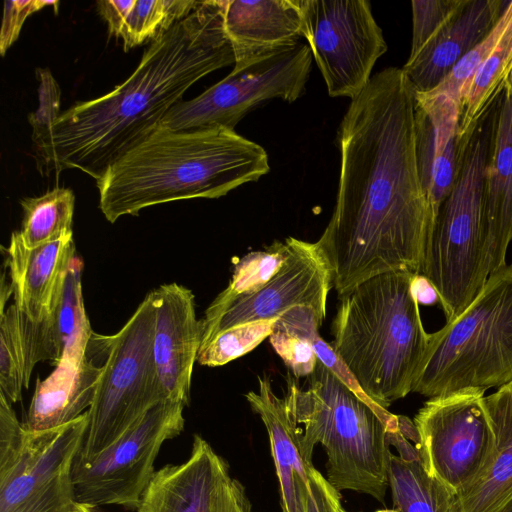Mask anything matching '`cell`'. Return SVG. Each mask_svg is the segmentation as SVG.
Instances as JSON below:
<instances>
[{"label":"cell","instance_id":"f6af8a7d","mask_svg":"<svg viewBox=\"0 0 512 512\" xmlns=\"http://www.w3.org/2000/svg\"><path fill=\"white\" fill-rule=\"evenodd\" d=\"M508 87L510 88V91L512 93V72H511V75H510V78H509V81H508Z\"/></svg>","mask_w":512,"mask_h":512},{"label":"cell","instance_id":"74e56055","mask_svg":"<svg viewBox=\"0 0 512 512\" xmlns=\"http://www.w3.org/2000/svg\"><path fill=\"white\" fill-rule=\"evenodd\" d=\"M214 512H254L244 486L228 476L222 483Z\"/></svg>","mask_w":512,"mask_h":512},{"label":"cell","instance_id":"4fadbf2b","mask_svg":"<svg viewBox=\"0 0 512 512\" xmlns=\"http://www.w3.org/2000/svg\"><path fill=\"white\" fill-rule=\"evenodd\" d=\"M87 423L85 412L52 429L24 427L19 447L0 463V512H73L71 472Z\"/></svg>","mask_w":512,"mask_h":512},{"label":"cell","instance_id":"d6a6232c","mask_svg":"<svg viewBox=\"0 0 512 512\" xmlns=\"http://www.w3.org/2000/svg\"><path fill=\"white\" fill-rule=\"evenodd\" d=\"M512 18V0L507 1L501 17L489 35L454 67L446 79L429 92L444 94L460 104L464 88L499 42Z\"/></svg>","mask_w":512,"mask_h":512},{"label":"cell","instance_id":"ab89813d","mask_svg":"<svg viewBox=\"0 0 512 512\" xmlns=\"http://www.w3.org/2000/svg\"><path fill=\"white\" fill-rule=\"evenodd\" d=\"M412 289L418 304L434 305L436 303H440L437 290L430 282V280L424 275L414 274L412 280Z\"/></svg>","mask_w":512,"mask_h":512},{"label":"cell","instance_id":"484cf974","mask_svg":"<svg viewBox=\"0 0 512 512\" xmlns=\"http://www.w3.org/2000/svg\"><path fill=\"white\" fill-rule=\"evenodd\" d=\"M512 72V18L499 42L464 88L459 137L467 141L480 119L504 92Z\"/></svg>","mask_w":512,"mask_h":512},{"label":"cell","instance_id":"8992f818","mask_svg":"<svg viewBox=\"0 0 512 512\" xmlns=\"http://www.w3.org/2000/svg\"><path fill=\"white\" fill-rule=\"evenodd\" d=\"M497 102L468 139L458 176L439 208L426 250L422 275L437 290L446 323L467 308L489 277L484 183Z\"/></svg>","mask_w":512,"mask_h":512},{"label":"cell","instance_id":"5b68a950","mask_svg":"<svg viewBox=\"0 0 512 512\" xmlns=\"http://www.w3.org/2000/svg\"><path fill=\"white\" fill-rule=\"evenodd\" d=\"M299 387L291 373L286 410L300 431L304 457L312 461L320 443L327 455V480L383 502L389 487L388 428L376 411L356 396L321 361ZM299 428V427H298Z\"/></svg>","mask_w":512,"mask_h":512},{"label":"cell","instance_id":"2e32d148","mask_svg":"<svg viewBox=\"0 0 512 512\" xmlns=\"http://www.w3.org/2000/svg\"><path fill=\"white\" fill-rule=\"evenodd\" d=\"M460 104L441 93H415L418 172L434 217L458 176L467 141L459 137ZM435 222V221H434Z\"/></svg>","mask_w":512,"mask_h":512},{"label":"cell","instance_id":"5bb4252c","mask_svg":"<svg viewBox=\"0 0 512 512\" xmlns=\"http://www.w3.org/2000/svg\"><path fill=\"white\" fill-rule=\"evenodd\" d=\"M289 255L278 273L256 293L234 302L202 335L201 347L218 332L238 324L279 318L295 307H307L321 320L333 288V269L318 242L286 238Z\"/></svg>","mask_w":512,"mask_h":512},{"label":"cell","instance_id":"30bf717a","mask_svg":"<svg viewBox=\"0 0 512 512\" xmlns=\"http://www.w3.org/2000/svg\"><path fill=\"white\" fill-rule=\"evenodd\" d=\"M184 407L169 398L160 400L102 452L89 460L75 458L71 474L76 502L136 510L156 472L162 445L184 428Z\"/></svg>","mask_w":512,"mask_h":512},{"label":"cell","instance_id":"8fae6325","mask_svg":"<svg viewBox=\"0 0 512 512\" xmlns=\"http://www.w3.org/2000/svg\"><path fill=\"white\" fill-rule=\"evenodd\" d=\"M303 36L332 97L353 99L388 47L366 0H297Z\"/></svg>","mask_w":512,"mask_h":512},{"label":"cell","instance_id":"ac0fdd59","mask_svg":"<svg viewBox=\"0 0 512 512\" xmlns=\"http://www.w3.org/2000/svg\"><path fill=\"white\" fill-rule=\"evenodd\" d=\"M227 462L200 435H194L190 456L157 470L142 495L137 512H214Z\"/></svg>","mask_w":512,"mask_h":512},{"label":"cell","instance_id":"836d02e7","mask_svg":"<svg viewBox=\"0 0 512 512\" xmlns=\"http://www.w3.org/2000/svg\"><path fill=\"white\" fill-rule=\"evenodd\" d=\"M467 0H413L412 44L414 57L465 5Z\"/></svg>","mask_w":512,"mask_h":512},{"label":"cell","instance_id":"44dd1931","mask_svg":"<svg viewBox=\"0 0 512 512\" xmlns=\"http://www.w3.org/2000/svg\"><path fill=\"white\" fill-rule=\"evenodd\" d=\"M258 385V392L249 391L245 397L268 433L280 485L282 512H307L315 467L302 453L300 431L286 410L284 397L275 395L267 375L258 377Z\"/></svg>","mask_w":512,"mask_h":512},{"label":"cell","instance_id":"4dcf8cb0","mask_svg":"<svg viewBox=\"0 0 512 512\" xmlns=\"http://www.w3.org/2000/svg\"><path fill=\"white\" fill-rule=\"evenodd\" d=\"M25 384L20 312L13 303L0 312V393L11 403L20 401Z\"/></svg>","mask_w":512,"mask_h":512},{"label":"cell","instance_id":"7c38bea8","mask_svg":"<svg viewBox=\"0 0 512 512\" xmlns=\"http://www.w3.org/2000/svg\"><path fill=\"white\" fill-rule=\"evenodd\" d=\"M414 423L424 469L459 495L476 479L493 446L484 392L430 398L415 415Z\"/></svg>","mask_w":512,"mask_h":512},{"label":"cell","instance_id":"7a4b0ae2","mask_svg":"<svg viewBox=\"0 0 512 512\" xmlns=\"http://www.w3.org/2000/svg\"><path fill=\"white\" fill-rule=\"evenodd\" d=\"M225 0L200 1L186 18L154 40L120 85L78 102L33 129L39 169H77L97 180L148 137L197 81L235 64L224 28Z\"/></svg>","mask_w":512,"mask_h":512},{"label":"cell","instance_id":"7bdbcfd3","mask_svg":"<svg viewBox=\"0 0 512 512\" xmlns=\"http://www.w3.org/2000/svg\"><path fill=\"white\" fill-rule=\"evenodd\" d=\"M375 512H399L397 509H383V510H377Z\"/></svg>","mask_w":512,"mask_h":512},{"label":"cell","instance_id":"8d00e7d4","mask_svg":"<svg viewBox=\"0 0 512 512\" xmlns=\"http://www.w3.org/2000/svg\"><path fill=\"white\" fill-rule=\"evenodd\" d=\"M311 485L312 496L307 504V512H337L341 495L315 468L312 471Z\"/></svg>","mask_w":512,"mask_h":512},{"label":"cell","instance_id":"bcb514c9","mask_svg":"<svg viewBox=\"0 0 512 512\" xmlns=\"http://www.w3.org/2000/svg\"><path fill=\"white\" fill-rule=\"evenodd\" d=\"M503 512H512V502Z\"/></svg>","mask_w":512,"mask_h":512},{"label":"cell","instance_id":"9c48e42d","mask_svg":"<svg viewBox=\"0 0 512 512\" xmlns=\"http://www.w3.org/2000/svg\"><path fill=\"white\" fill-rule=\"evenodd\" d=\"M312 57L308 44L299 42L234 65L228 76L199 96L175 104L159 126L172 131L215 127L234 130L248 112L264 101L298 99L305 91Z\"/></svg>","mask_w":512,"mask_h":512},{"label":"cell","instance_id":"cb8c5ba5","mask_svg":"<svg viewBox=\"0 0 512 512\" xmlns=\"http://www.w3.org/2000/svg\"><path fill=\"white\" fill-rule=\"evenodd\" d=\"M484 213L489 275L506 265L512 240V93L498 99L495 132L485 170Z\"/></svg>","mask_w":512,"mask_h":512},{"label":"cell","instance_id":"603a6c76","mask_svg":"<svg viewBox=\"0 0 512 512\" xmlns=\"http://www.w3.org/2000/svg\"><path fill=\"white\" fill-rule=\"evenodd\" d=\"M82 261L75 256L66 274L61 297L55 309L42 321L22 319L26 363L39 361L53 365L62 360H80L85 356L93 333L86 316L81 285Z\"/></svg>","mask_w":512,"mask_h":512},{"label":"cell","instance_id":"e0dca14e","mask_svg":"<svg viewBox=\"0 0 512 512\" xmlns=\"http://www.w3.org/2000/svg\"><path fill=\"white\" fill-rule=\"evenodd\" d=\"M112 336L93 332L82 359L62 360L45 380L37 379L23 422L27 430L59 427L88 411L108 359Z\"/></svg>","mask_w":512,"mask_h":512},{"label":"cell","instance_id":"f35d334b","mask_svg":"<svg viewBox=\"0 0 512 512\" xmlns=\"http://www.w3.org/2000/svg\"><path fill=\"white\" fill-rule=\"evenodd\" d=\"M132 3L133 0H102L96 2L97 10L108 24V30L111 35L117 37Z\"/></svg>","mask_w":512,"mask_h":512},{"label":"cell","instance_id":"b9f144b4","mask_svg":"<svg viewBox=\"0 0 512 512\" xmlns=\"http://www.w3.org/2000/svg\"><path fill=\"white\" fill-rule=\"evenodd\" d=\"M73 512H101V511L98 509V507H93V506H89V505H85V504L76 502Z\"/></svg>","mask_w":512,"mask_h":512},{"label":"cell","instance_id":"4316f807","mask_svg":"<svg viewBox=\"0 0 512 512\" xmlns=\"http://www.w3.org/2000/svg\"><path fill=\"white\" fill-rule=\"evenodd\" d=\"M389 488L399 512H458L456 494L430 476L421 461L391 454Z\"/></svg>","mask_w":512,"mask_h":512},{"label":"cell","instance_id":"d4e9b609","mask_svg":"<svg viewBox=\"0 0 512 512\" xmlns=\"http://www.w3.org/2000/svg\"><path fill=\"white\" fill-rule=\"evenodd\" d=\"M493 446L476 479L457 495L458 512H503L512 502V382L484 396Z\"/></svg>","mask_w":512,"mask_h":512},{"label":"cell","instance_id":"d590c367","mask_svg":"<svg viewBox=\"0 0 512 512\" xmlns=\"http://www.w3.org/2000/svg\"><path fill=\"white\" fill-rule=\"evenodd\" d=\"M58 1L22 0L5 1L3 20L0 31V54L4 56L10 46L17 40L27 17L46 6H57Z\"/></svg>","mask_w":512,"mask_h":512},{"label":"cell","instance_id":"7402d4cb","mask_svg":"<svg viewBox=\"0 0 512 512\" xmlns=\"http://www.w3.org/2000/svg\"><path fill=\"white\" fill-rule=\"evenodd\" d=\"M223 18L234 65L291 47L304 38L297 0H225Z\"/></svg>","mask_w":512,"mask_h":512},{"label":"cell","instance_id":"6da1fadb","mask_svg":"<svg viewBox=\"0 0 512 512\" xmlns=\"http://www.w3.org/2000/svg\"><path fill=\"white\" fill-rule=\"evenodd\" d=\"M414 106L402 68L388 67L341 121L336 203L317 241L338 298L386 272L422 274L435 217L418 172Z\"/></svg>","mask_w":512,"mask_h":512},{"label":"cell","instance_id":"83f0119b","mask_svg":"<svg viewBox=\"0 0 512 512\" xmlns=\"http://www.w3.org/2000/svg\"><path fill=\"white\" fill-rule=\"evenodd\" d=\"M289 255L285 239L274 241L264 249L249 252L234 266L228 286L214 299L202 319L203 333L238 299L259 291L281 269ZM203 335V334H202Z\"/></svg>","mask_w":512,"mask_h":512},{"label":"cell","instance_id":"ee69618b","mask_svg":"<svg viewBox=\"0 0 512 512\" xmlns=\"http://www.w3.org/2000/svg\"><path fill=\"white\" fill-rule=\"evenodd\" d=\"M337 512H349V511L345 510V509L343 508L342 504L340 503V504L338 505V507H337Z\"/></svg>","mask_w":512,"mask_h":512},{"label":"cell","instance_id":"f1b7e54d","mask_svg":"<svg viewBox=\"0 0 512 512\" xmlns=\"http://www.w3.org/2000/svg\"><path fill=\"white\" fill-rule=\"evenodd\" d=\"M75 196L69 188H54L39 197L21 200L19 231L24 245L35 248L72 234Z\"/></svg>","mask_w":512,"mask_h":512},{"label":"cell","instance_id":"ffe728a7","mask_svg":"<svg viewBox=\"0 0 512 512\" xmlns=\"http://www.w3.org/2000/svg\"><path fill=\"white\" fill-rule=\"evenodd\" d=\"M6 255L15 306L32 322L42 321L55 309L66 274L76 256L73 233L28 248L19 231H15Z\"/></svg>","mask_w":512,"mask_h":512},{"label":"cell","instance_id":"e575fe53","mask_svg":"<svg viewBox=\"0 0 512 512\" xmlns=\"http://www.w3.org/2000/svg\"><path fill=\"white\" fill-rule=\"evenodd\" d=\"M269 339L295 378L308 377L315 370L318 358L307 339L298 336L277 321Z\"/></svg>","mask_w":512,"mask_h":512},{"label":"cell","instance_id":"ba28073f","mask_svg":"<svg viewBox=\"0 0 512 512\" xmlns=\"http://www.w3.org/2000/svg\"><path fill=\"white\" fill-rule=\"evenodd\" d=\"M155 305L148 293L125 325L112 336L111 349L97 385L78 460L102 452L151 406L167 398L154 355Z\"/></svg>","mask_w":512,"mask_h":512},{"label":"cell","instance_id":"52a82bcc","mask_svg":"<svg viewBox=\"0 0 512 512\" xmlns=\"http://www.w3.org/2000/svg\"><path fill=\"white\" fill-rule=\"evenodd\" d=\"M512 382V263L491 273L454 320L430 333L411 392L435 398Z\"/></svg>","mask_w":512,"mask_h":512},{"label":"cell","instance_id":"1f68e13d","mask_svg":"<svg viewBox=\"0 0 512 512\" xmlns=\"http://www.w3.org/2000/svg\"><path fill=\"white\" fill-rule=\"evenodd\" d=\"M277 319L246 322L218 332L200 348L197 362L216 367L247 354L271 335Z\"/></svg>","mask_w":512,"mask_h":512},{"label":"cell","instance_id":"60d3db41","mask_svg":"<svg viewBox=\"0 0 512 512\" xmlns=\"http://www.w3.org/2000/svg\"><path fill=\"white\" fill-rule=\"evenodd\" d=\"M398 417V430L407 439L413 440L417 445L419 443V433L414 422L408 417L397 415ZM415 445V446H416Z\"/></svg>","mask_w":512,"mask_h":512},{"label":"cell","instance_id":"d6986e66","mask_svg":"<svg viewBox=\"0 0 512 512\" xmlns=\"http://www.w3.org/2000/svg\"><path fill=\"white\" fill-rule=\"evenodd\" d=\"M507 1L467 0L459 12L402 70L415 93H427L493 30Z\"/></svg>","mask_w":512,"mask_h":512},{"label":"cell","instance_id":"3957f363","mask_svg":"<svg viewBox=\"0 0 512 512\" xmlns=\"http://www.w3.org/2000/svg\"><path fill=\"white\" fill-rule=\"evenodd\" d=\"M269 170L266 150L235 130L172 131L158 126L96 180L99 207L114 223L157 204L222 197Z\"/></svg>","mask_w":512,"mask_h":512},{"label":"cell","instance_id":"9a60e30c","mask_svg":"<svg viewBox=\"0 0 512 512\" xmlns=\"http://www.w3.org/2000/svg\"><path fill=\"white\" fill-rule=\"evenodd\" d=\"M155 305L153 355L167 398L190 402L191 379L202 343V320L196 318L192 291L163 284L151 291Z\"/></svg>","mask_w":512,"mask_h":512},{"label":"cell","instance_id":"f546056e","mask_svg":"<svg viewBox=\"0 0 512 512\" xmlns=\"http://www.w3.org/2000/svg\"><path fill=\"white\" fill-rule=\"evenodd\" d=\"M200 1L133 0L117 37L125 51L148 40L152 42L194 11Z\"/></svg>","mask_w":512,"mask_h":512},{"label":"cell","instance_id":"277c9868","mask_svg":"<svg viewBox=\"0 0 512 512\" xmlns=\"http://www.w3.org/2000/svg\"><path fill=\"white\" fill-rule=\"evenodd\" d=\"M414 273L386 272L338 298L332 347L366 395L387 409L408 395L428 346Z\"/></svg>","mask_w":512,"mask_h":512}]
</instances>
